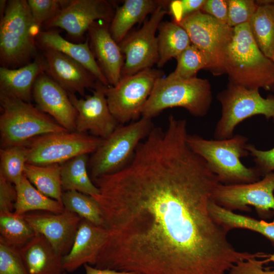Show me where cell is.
<instances>
[{
	"mask_svg": "<svg viewBox=\"0 0 274 274\" xmlns=\"http://www.w3.org/2000/svg\"><path fill=\"white\" fill-rule=\"evenodd\" d=\"M188 129L154 127L128 164L93 180L108 236L95 267L140 274H226L246 259L211 216L220 183Z\"/></svg>",
	"mask_w": 274,
	"mask_h": 274,
	"instance_id": "cell-1",
	"label": "cell"
},
{
	"mask_svg": "<svg viewBox=\"0 0 274 274\" xmlns=\"http://www.w3.org/2000/svg\"><path fill=\"white\" fill-rule=\"evenodd\" d=\"M229 83L249 89L274 91V62L260 50L249 23L233 28L224 57Z\"/></svg>",
	"mask_w": 274,
	"mask_h": 274,
	"instance_id": "cell-2",
	"label": "cell"
},
{
	"mask_svg": "<svg viewBox=\"0 0 274 274\" xmlns=\"http://www.w3.org/2000/svg\"><path fill=\"white\" fill-rule=\"evenodd\" d=\"M187 141L190 148L206 161L220 183H250L260 180L262 176L255 167H247L241 160L250 154L247 137L237 134L227 139L207 140L188 134Z\"/></svg>",
	"mask_w": 274,
	"mask_h": 274,
	"instance_id": "cell-3",
	"label": "cell"
},
{
	"mask_svg": "<svg viewBox=\"0 0 274 274\" xmlns=\"http://www.w3.org/2000/svg\"><path fill=\"white\" fill-rule=\"evenodd\" d=\"M40 31L27 1H8L0 23L2 66L16 68L33 60L39 55L35 39Z\"/></svg>",
	"mask_w": 274,
	"mask_h": 274,
	"instance_id": "cell-4",
	"label": "cell"
},
{
	"mask_svg": "<svg viewBox=\"0 0 274 274\" xmlns=\"http://www.w3.org/2000/svg\"><path fill=\"white\" fill-rule=\"evenodd\" d=\"M212 102L211 85L207 79L168 75L156 82L142 117L152 119L165 109L181 107L194 117H202L209 112Z\"/></svg>",
	"mask_w": 274,
	"mask_h": 274,
	"instance_id": "cell-5",
	"label": "cell"
},
{
	"mask_svg": "<svg viewBox=\"0 0 274 274\" xmlns=\"http://www.w3.org/2000/svg\"><path fill=\"white\" fill-rule=\"evenodd\" d=\"M1 148L25 146L43 134L68 131L30 103L0 94Z\"/></svg>",
	"mask_w": 274,
	"mask_h": 274,
	"instance_id": "cell-6",
	"label": "cell"
},
{
	"mask_svg": "<svg viewBox=\"0 0 274 274\" xmlns=\"http://www.w3.org/2000/svg\"><path fill=\"white\" fill-rule=\"evenodd\" d=\"M154 127L151 119L142 117L128 125L118 126L102 141L89 160L92 180L119 171L131 160L139 144Z\"/></svg>",
	"mask_w": 274,
	"mask_h": 274,
	"instance_id": "cell-7",
	"label": "cell"
},
{
	"mask_svg": "<svg viewBox=\"0 0 274 274\" xmlns=\"http://www.w3.org/2000/svg\"><path fill=\"white\" fill-rule=\"evenodd\" d=\"M259 89H249L229 83L227 88L218 93L221 115L214 130V139L232 137L236 127L253 116L262 115L274 120V96L263 97Z\"/></svg>",
	"mask_w": 274,
	"mask_h": 274,
	"instance_id": "cell-8",
	"label": "cell"
},
{
	"mask_svg": "<svg viewBox=\"0 0 274 274\" xmlns=\"http://www.w3.org/2000/svg\"><path fill=\"white\" fill-rule=\"evenodd\" d=\"M163 77L162 71L149 68L122 77L116 86L106 87L108 106L118 123L123 124L142 116L156 82Z\"/></svg>",
	"mask_w": 274,
	"mask_h": 274,
	"instance_id": "cell-9",
	"label": "cell"
},
{
	"mask_svg": "<svg viewBox=\"0 0 274 274\" xmlns=\"http://www.w3.org/2000/svg\"><path fill=\"white\" fill-rule=\"evenodd\" d=\"M102 140L76 131L39 135L25 145L28 149L27 163L61 164L78 155L94 152Z\"/></svg>",
	"mask_w": 274,
	"mask_h": 274,
	"instance_id": "cell-10",
	"label": "cell"
},
{
	"mask_svg": "<svg viewBox=\"0 0 274 274\" xmlns=\"http://www.w3.org/2000/svg\"><path fill=\"white\" fill-rule=\"evenodd\" d=\"M187 32L191 44L208 57L214 76L225 74L224 57L233 28L201 11L178 23Z\"/></svg>",
	"mask_w": 274,
	"mask_h": 274,
	"instance_id": "cell-11",
	"label": "cell"
},
{
	"mask_svg": "<svg viewBox=\"0 0 274 274\" xmlns=\"http://www.w3.org/2000/svg\"><path fill=\"white\" fill-rule=\"evenodd\" d=\"M274 172L258 181L244 184L224 185L214 188L211 200L231 211L249 212L253 207L258 215L270 218L274 215Z\"/></svg>",
	"mask_w": 274,
	"mask_h": 274,
	"instance_id": "cell-12",
	"label": "cell"
},
{
	"mask_svg": "<svg viewBox=\"0 0 274 274\" xmlns=\"http://www.w3.org/2000/svg\"><path fill=\"white\" fill-rule=\"evenodd\" d=\"M166 5L167 1H163L140 29L127 35L119 44L125 57L121 78L133 75L157 64L159 54L155 33L163 18L168 14Z\"/></svg>",
	"mask_w": 274,
	"mask_h": 274,
	"instance_id": "cell-13",
	"label": "cell"
},
{
	"mask_svg": "<svg viewBox=\"0 0 274 274\" xmlns=\"http://www.w3.org/2000/svg\"><path fill=\"white\" fill-rule=\"evenodd\" d=\"M106 86L99 81L92 94L78 98L74 93H68L69 98L77 112L75 131L104 139L117 127L118 122L112 114L105 93Z\"/></svg>",
	"mask_w": 274,
	"mask_h": 274,
	"instance_id": "cell-14",
	"label": "cell"
},
{
	"mask_svg": "<svg viewBox=\"0 0 274 274\" xmlns=\"http://www.w3.org/2000/svg\"><path fill=\"white\" fill-rule=\"evenodd\" d=\"M115 10L106 0H71L53 19L43 24L47 29L58 27L72 38H79L95 21L110 23Z\"/></svg>",
	"mask_w": 274,
	"mask_h": 274,
	"instance_id": "cell-15",
	"label": "cell"
},
{
	"mask_svg": "<svg viewBox=\"0 0 274 274\" xmlns=\"http://www.w3.org/2000/svg\"><path fill=\"white\" fill-rule=\"evenodd\" d=\"M23 216L35 232L46 237L62 256L70 251L82 219L77 214L65 209L59 214L37 212L28 213Z\"/></svg>",
	"mask_w": 274,
	"mask_h": 274,
	"instance_id": "cell-16",
	"label": "cell"
},
{
	"mask_svg": "<svg viewBox=\"0 0 274 274\" xmlns=\"http://www.w3.org/2000/svg\"><path fill=\"white\" fill-rule=\"evenodd\" d=\"M32 97L37 108L69 131H75L77 112L67 92L45 72L36 79Z\"/></svg>",
	"mask_w": 274,
	"mask_h": 274,
	"instance_id": "cell-17",
	"label": "cell"
},
{
	"mask_svg": "<svg viewBox=\"0 0 274 274\" xmlns=\"http://www.w3.org/2000/svg\"><path fill=\"white\" fill-rule=\"evenodd\" d=\"M110 24L101 20L95 21L87 30V38L91 51L109 86H114L121 78L125 57L111 34Z\"/></svg>",
	"mask_w": 274,
	"mask_h": 274,
	"instance_id": "cell-18",
	"label": "cell"
},
{
	"mask_svg": "<svg viewBox=\"0 0 274 274\" xmlns=\"http://www.w3.org/2000/svg\"><path fill=\"white\" fill-rule=\"evenodd\" d=\"M45 73L69 93L85 95L86 89H94L98 80L83 65L58 51L43 50Z\"/></svg>",
	"mask_w": 274,
	"mask_h": 274,
	"instance_id": "cell-19",
	"label": "cell"
},
{
	"mask_svg": "<svg viewBox=\"0 0 274 274\" xmlns=\"http://www.w3.org/2000/svg\"><path fill=\"white\" fill-rule=\"evenodd\" d=\"M108 236L106 228L82 219L70 251L62 257L65 271L73 272L85 264L95 265Z\"/></svg>",
	"mask_w": 274,
	"mask_h": 274,
	"instance_id": "cell-20",
	"label": "cell"
},
{
	"mask_svg": "<svg viewBox=\"0 0 274 274\" xmlns=\"http://www.w3.org/2000/svg\"><path fill=\"white\" fill-rule=\"evenodd\" d=\"M43 55H38L31 62L16 68L0 67V94L30 103L35 82L45 72Z\"/></svg>",
	"mask_w": 274,
	"mask_h": 274,
	"instance_id": "cell-21",
	"label": "cell"
},
{
	"mask_svg": "<svg viewBox=\"0 0 274 274\" xmlns=\"http://www.w3.org/2000/svg\"><path fill=\"white\" fill-rule=\"evenodd\" d=\"M35 40L37 46L42 50L51 49L62 53L83 65L98 81L109 86L91 51L88 38L84 43L76 44L66 40L56 31L46 30L40 31Z\"/></svg>",
	"mask_w": 274,
	"mask_h": 274,
	"instance_id": "cell-22",
	"label": "cell"
},
{
	"mask_svg": "<svg viewBox=\"0 0 274 274\" xmlns=\"http://www.w3.org/2000/svg\"><path fill=\"white\" fill-rule=\"evenodd\" d=\"M19 250L28 274H65L63 256L43 235L35 233Z\"/></svg>",
	"mask_w": 274,
	"mask_h": 274,
	"instance_id": "cell-23",
	"label": "cell"
},
{
	"mask_svg": "<svg viewBox=\"0 0 274 274\" xmlns=\"http://www.w3.org/2000/svg\"><path fill=\"white\" fill-rule=\"evenodd\" d=\"M163 1L126 0L115 10L110 24V31L114 40L119 44L132 26L142 22L148 14L153 13Z\"/></svg>",
	"mask_w": 274,
	"mask_h": 274,
	"instance_id": "cell-24",
	"label": "cell"
},
{
	"mask_svg": "<svg viewBox=\"0 0 274 274\" xmlns=\"http://www.w3.org/2000/svg\"><path fill=\"white\" fill-rule=\"evenodd\" d=\"M210 214L214 221L228 232L234 228H242L256 232L268 239L274 247V221L271 222L236 214L210 200Z\"/></svg>",
	"mask_w": 274,
	"mask_h": 274,
	"instance_id": "cell-25",
	"label": "cell"
},
{
	"mask_svg": "<svg viewBox=\"0 0 274 274\" xmlns=\"http://www.w3.org/2000/svg\"><path fill=\"white\" fill-rule=\"evenodd\" d=\"M15 186L17 198L14 205V212L16 214L23 215L35 211L59 214L64 210L62 203L41 193L24 175Z\"/></svg>",
	"mask_w": 274,
	"mask_h": 274,
	"instance_id": "cell-26",
	"label": "cell"
},
{
	"mask_svg": "<svg viewBox=\"0 0 274 274\" xmlns=\"http://www.w3.org/2000/svg\"><path fill=\"white\" fill-rule=\"evenodd\" d=\"M158 67H162L172 58L177 57L191 42L186 30L179 24L172 21H161L158 27Z\"/></svg>",
	"mask_w": 274,
	"mask_h": 274,
	"instance_id": "cell-27",
	"label": "cell"
},
{
	"mask_svg": "<svg viewBox=\"0 0 274 274\" xmlns=\"http://www.w3.org/2000/svg\"><path fill=\"white\" fill-rule=\"evenodd\" d=\"M89 160L88 154H82L60 164L63 190L77 191L90 196L99 194L87 172Z\"/></svg>",
	"mask_w": 274,
	"mask_h": 274,
	"instance_id": "cell-28",
	"label": "cell"
},
{
	"mask_svg": "<svg viewBox=\"0 0 274 274\" xmlns=\"http://www.w3.org/2000/svg\"><path fill=\"white\" fill-rule=\"evenodd\" d=\"M249 25L262 52L274 62V3L259 2Z\"/></svg>",
	"mask_w": 274,
	"mask_h": 274,
	"instance_id": "cell-29",
	"label": "cell"
},
{
	"mask_svg": "<svg viewBox=\"0 0 274 274\" xmlns=\"http://www.w3.org/2000/svg\"><path fill=\"white\" fill-rule=\"evenodd\" d=\"M24 175L41 193L62 203L60 164L38 165L26 163Z\"/></svg>",
	"mask_w": 274,
	"mask_h": 274,
	"instance_id": "cell-30",
	"label": "cell"
},
{
	"mask_svg": "<svg viewBox=\"0 0 274 274\" xmlns=\"http://www.w3.org/2000/svg\"><path fill=\"white\" fill-rule=\"evenodd\" d=\"M62 203L65 210L95 225L104 227L100 207L91 196L77 191H66L63 192Z\"/></svg>",
	"mask_w": 274,
	"mask_h": 274,
	"instance_id": "cell-31",
	"label": "cell"
},
{
	"mask_svg": "<svg viewBox=\"0 0 274 274\" xmlns=\"http://www.w3.org/2000/svg\"><path fill=\"white\" fill-rule=\"evenodd\" d=\"M0 237L20 248L35 234L23 215L14 212L0 213Z\"/></svg>",
	"mask_w": 274,
	"mask_h": 274,
	"instance_id": "cell-32",
	"label": "cell"
},
{
	"mask_svg": "<svg viewBox=\"0 0 274 274\" xmlns=\"http://www.w3.org/2000/svg\"><path fill=\"white\" fill-rule=\"evenodd\" d=\"M28 149L26 146H14L0 150V174L14 185L24 175Z\"/></svg>",
	"mask_w": 274,
	"mask_h": 274,
	"instance_id": "cell-33",
	"label": "cell"
},
{
	"mask_svg": "<svg viewBox=\"0 0 274 274\" xmlns=\"http://www.w3.org/2000/svg\"><path fill=\"white\" fill-rule=\"evenodd\" d=\"M177 66L169 75L172 77L190 79L196 77L201 69L209 70L210 62L205 54L191 44L176 58Z\"/></svg>",
	"mask_w": 274,
	"mask_h": 274,
	"instance_id": "cell-34",
	"label": "cell"
},
{
	"mask_svg": "<svg viewBox=\"0 0 274 274\" xmlns=\"http://www.w3.org/2000/svg\"><path fill=\"white\" fill-rule=\"evenodd\" d=\"M0 274H28L19 248L0 237Z\"/></svg>",
	"mask_w": 274,
	"mask_h": 274,
	"instance_id": "cell-35",
	"label": "cell"
},
{
	"mask_svg": "<svg viewBox=\"0 0 274 274\" xmlns=\"http://www.w3.org/2000/svg\"><path fill=\"white\" fill-rule=\"evenodd\" d=\"M32 17L40 29L43 24L53 19L68 5V0H28Z\"/></svg>",
	"mask_w": 274,
	"mask_h": 274,
	"instance_id": "cell-36",
	"label": "cell"
},
{
	"mask_svg": "<svg viewBox=\"0 0 274 274\" xmlns=\"http://www.w3.org/2000/svg\"><path fill=\"white\" fill-rule=\"evenodd\" d=\"M228 12L227 24L233 28L249 23L258 5L253 0H227Z\"/></svg>",
	"mask_w": 274,
	"mask_h": 274,
	"instance_id": "cell-37",
	"label": "cell"
},
{
	"mask_svg": "<svg viewBox=\"0 0 274 274\" xmlns=\"http://www.w3.org/2000/svg\"><path fill=\"white\" fill-rule=\"evenodd\" d=\"M206 0L167 1L168 12L173 21L179 23L197 11H200Z\"/></svg>",
	"mask_w": 274,
	"mask_h": 274,
	"instance_id": "cell-38",
	"label": "cell"
},
{
	"mask_svg": "<svg viewBox=\"0 0 274 274\" xmlns=\"http://www.w3.org/2000/svg\"><path fill=\"white\" fill-rule=\"evenodd\" d=\"M273 122L274 124V120ZM247 149L253 158L255 167L262 176L274 172V147L268 150H261L248 143Z\"/></svg>",
	"mask_w": 274,
	"mask_h": 274,
	"instance_id": "cell-39",
	"label": "cell"
},
{
	"mask_svg": "<svg viewBox=\"0 0 274 274\" xmlns=\"http://www.w3.org/2000/svg\"><path fill=\"white\" fill-rule=\"evenodd\" d=\"M257 257L241 260L235 263L228 274H274V270L265 271L263 265L267 259L259 260Z\"/></svg>",
	"mask_w": 274,
	"mask_h": 274,
	"instance_id": "cell-40",
	"label": "cell"
},
{
	"mask_svg": "<svg viewBox=\"0 0 274 274\" xmlns=\"http://www.w3.org/2000/svg\"><path fill=\"white\" fill-rule=\"evenodd\" d=\"M16 198L15 185L0 174V213L13 212Z\"/></svg>",
	"mask_w": 274,
	"mask_h": 274,
	"instance_id": "cell-41",
	"label": "cell"
},
{
	"mask_svg": "<svg viewBox=\"0 0 274 274\" xmlns=\"http://www.w3.org/2000/svg\"><path fill=\"white\" fill-rule=\"evenodd\" d=\"M200 11L227 23L228 12L227 0H206Z\"/></svg>",
	"mask_w": 274,
	"mask_h": 274,
	"instance_id": "cell-42",
	"label": "cell"
},
{
	"mask_svg": "<svg viewBox=\"0 0 274 274\" xmlns=\"http://www.w3.org/2000/svg\"><path fill=\"white\" fill-rule=\"evenodd\" d=\"M84 267L86 274H140L133 271H118L111 269H100L92 267L88 264H85Z\"/></svg>",
	"mask_w": 274,
	"mask_h": 274,
	"instance_id": "cell-43",
	"label": "cell"
},
{
	"mask_svg": "<svg viewBox=\"0 0 274 274\" xmlns=\"http://www.w3.org/2000/svg\"><path fill=\"white\" fill-rule=\"evenodd\" d=\"M7 2L6 0H1L0 1V14L1 18H2L4 15L6 8Z\"/></svg>",
	"mask_w": 274,
	"mask_h": 274,
	"instance_id": "cell-44",
	"label": "cell"
},
{
	"mask_svg": "<svg viewBox=\"0 0 274 274\" xmlns=\"http://www.w3.org/2000/svg\"><path fill=\"white\" fill-rule=\"evenodd\" d=\"M267 258L266 259L267 261H271L274 263V254L270 255H267Z\"/></svg>",
	"mask_w": 274,
	"mask_h": 274,
	"instance_id": "cell-45",
	"label": "cell"
}]
</instances>
